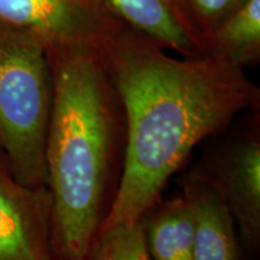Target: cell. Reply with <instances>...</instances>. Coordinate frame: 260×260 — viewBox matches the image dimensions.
I'll list each match as a JSON object with an SVG mask.
<instances>
[{
	"label": "cell",
	"mask_w": 260,
	"mask_h": 260,
	"mask_svg": "<svg viewBox=\"0 0 260 260\" xmlns=\"http://www.w3.org/2000/svg\"><path fill=\"white\" fill-rule=\"evenodd\" d=\"M96 50L126 119L124 170L103 226L130 224L161 199L200 142L259 105L260 92L242 68L209 56L176 59L126 25Z\"/></svg>",
	"instance_id": "6da1fadb"
},
{
	"label": "cell",
	"mask_w": 260,
	"mask_h": 260,
	"mask_svg": "<svg viewBox=\"0 0 260 260\" xmlns=\"http://www.w3.org/2000/svg\"><path fill=\"white\" fill-rule=\"evenodd\" d=\"M53 102L46 141L54 260H83L115 204L126 149L124 109L96 47L48 48Z\"/></svg>",
	"instance_id": "7a4b0ae2"
},
{
	"label": "cell",
	"mask_w": 260,
	"mask_h": 260,
	"mask_svg": "<svg viewBox=\"0 0 260 260\" xmlns=\"http://www.w3.org/2000/svg\"><path fill=\"white\" fill-rule=\"evenodd\" d=\"M53 82L48 47L31 32L0 25V148L18 182L46 186Z\"/></svg>",
	"instance_id": "3957f363"
},
{
	"label": "cell",
	"mask_w": 260,
	"mask_h": 260,
	"mask_svg": "<svg viewBox=\"0 0 260 260\" xmlns=\"http://www.w3.org/2000/svg\"><path fill=\"white\" fill-rule=\"evenodd\" d=\"M209 182L235 220L243 260L260 253V111L259 105L236 116L209 138L189 170Z\"/></svg>",
	"instance_id": "277c9868"
},
{
	"label": "cell",
	"mask_w": 260,
	"mask_h": 260,
	"mask_svg": "<svg viewBox=\"0 0 260 260\" xmlns=\"http://www.w3.org/2000/svg\"><path fill=\"white\" fill-rule=\"evenodd\" d=\"M0 25L31 32L47 47H98L124 27L96 0H0Z\"/></svg>",
	"instance_id": "5b68a950"
},
{
	"label": "cell",
	"mask_w": 260,
	"mask_h": 260,
	"mask_svg": "<svg viewBox=\"0 0 260 260\" xmlns=\"http://www.w3.org/2000/svg\"><path fill=\"white\" fill-rule=\"evenodd\" d=\"M51 228L50 189L16 180L0 148V260H54Z\"/></svg>",
	"instance_id": "8992f818"
},
{
	"label": "cell",
	"mask_w": 260,
	"mask_h": 260,
	"mask_svg": "<svg viewBox=\"0 0 260 260\" xmlns=\"http://www.w3.org/2000/svg\"><path fill=\"white\" fill-rule=\"evenodd\" d=\"M180 186L194 213L193 260H243L235 220L218 191L190 171Z\"/></svg>",
	"instance_id": "52a82bcc"
},
{
	"label": "cell",
	"mask_w": 260,
	"mask_h": 260,
	"mask_svg": "<svg viewBox=\"0 0 260 260\" xmlns=\"http://www.w3.org/2000/svg\"><path fill=\"white\" fill-rule=\"evenodd\" d=\"M126 27L184 58L204 57L203 45L174 0H98Z\"/></svg>",
	"instance_id": "ba28073f"
},
{
	"label": "cell",
	"mask_w": 260,
	"mask_h": 260,
	"mask_svg": "<svg viewBox=\"0 0 260 260\" xmlns=\"http://www.w3.org/2000/svg\"><path fill=\"white\" fill-rule=\"evenodd\" d=\"M140 219L152 260H193L194 213L182 191L158 200Z\"/></svg>",
	"instance_id": "9c48e42d"
},
{
	"label": "cell",
	"mask_w": 260,
	"mask_h": 260,
	"mask_svg": "<svg viewBox=\"0 0 260 260\" xmlns=\"http://www.w3.org/2000/svg\"><path fill=\"white\" fill-rule=\"evenodd\" d=\"M205 54L239 68L260 58V0H246L204 41Z\"/></svg>",
	"instance_id": "30bf717a"
},
{
	"label": "cell",
	"mask_w": 260,
	"mask_h": 260,
	"mask_svg": "<svg viewBox=\"0 0 260 260\" xmlns=\"http://www.w3.org/2000/svg\"><path fill=\"white\" fill-rule=\"evenodd\" d=\"M83 260H152L141 219L100 228Z\"/></svg>",
	"instance_id": "8fae6325"
},
{
	"label": "cell",
	"mask_w": 260,
	"mask_h": 260,
	"mask_svg": "<svg viewBox=\"0 0 260 260\" xmlns=\"http://www.w3.org/2000/svg\"><path fill=\"white\" fill-rule=\"evenodd\" d=\"M174 2L204 48V41L209 37L210 32L228 16L239 9L246 0H174Z\"/></svg>",
	"instance_id": "7c38bea8"
},
{
	"label": "cell",
	"mask_w": 260,
	"mask_h": 260,
	"mask_svg": "<svg viewBox=\"0 0 260 260\" xmlns=\"http://www.w3.org/2000/svg\"><path fill=\"white\" fill-rule=\"evenodd\" d=\"M96 2H98V0H96Z\"/></svg>",
	"instance_id": "4fadbf2b"
}]
</instances>
